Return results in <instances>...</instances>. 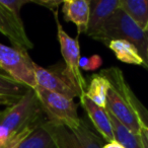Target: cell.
I'll return each mask as SVG.
<instances>
[{
	"label": "cell",
	"mask_w": 148,
	"mask_h": 148,
	"mask_svg": "<svg viewBox=\"0 0 148 148\" xmlns=\"http://www.w3.org/2000/svg\"><path fill=\"white\" fill-rule=\"evenodd\" d=\"M43 125L53 137L57 148H103V146L101 140L89 130L84 121L75 129L56 125L48 120Z\"/></svg>",
	"instance_id": "52a82bcc"
},
{
	"label": "cell",
	"mask_w": 148,
	"mask_h": 148,
	"mask_svg": "<svg viewBox=\"0 0 148 148\" xmlns=\"http://www.w3.org/2000/svg\"><path fill=\"white\" fill-rule=\"evenodd\" d=\"M27 3H31V0H0V4L3 5L7 10L10 11L12 14L21 16V7Z\"/></svg>",
	"instance_id": "ffe728a7"
},
{
	"label": "cell",
	"mask_w": 148,
	"mask_h": 148,
	"mask_svg": "<svg viewBox=\"0 0 148 148\" xmlns=\"http://www.w3.org/2000/svg\"><path fill=\"white\" fill-rule=\"evenodd\" d=\"M39 126V125H38ZM38 126H34V127H27L25 130H23L21 132L17 133L16 135L12 136L8 141H6L4 144L0 145V148H18V146L21 145V143L36 129V127Z\"/></svg>",
	"instance_id": "d6986e66"
},
{
	"label": "cell",
	"mask_w": 148,
	"mask_h": 148,
	"mask_svg": "<svg viewBox=\"0 0 148 148\" xmlns=\"http://www.w3.org/2000/svg\"><path fill=\"white\" fill-rule=\"evenodd\" d=\"M21 99V97H19ZM18 101V99L12 97H6V95H0V106H5V107H8V106L13 105L14 103Z\"/></svg>",
	"instance_id": "7402d4cb"
},
{
	"label": "cell",
	"mask_w": 148,
	"mask_h": 148,
	"mask_svg": "<svg viewBox=\"0 0 148 148\" xmlns=\"http://www.w3.org/2000/svg\"><path fill=\"white\" fill-rule=\"evenodd\" d=\"M103 148H125L123 145L119 143L117 141H113V142H107L106 144H103Z\"/></svg>",
	"instance_id": "603a6c76"
},
{
	"label": "cell",
	"mask_w": 148,
	"mask_h": 148,
	"mask_svg": "<svg viewBox=\"0 0 148 148\" xmlns=\"http://www.w3.org/2000/svg\"><path fill=\"white\" fill-rule=\"evenodd\" d=\"M109 89L110 82L103 74H93L89 79L84 95L99 107L106 109Z\"/></svg>",
	"instance_id": "9a60e30c"
},
{
	"label": "cell",
	"mask_w": 148,
	"mask_h": 148,
	"mask_svg": "<svg viewBox=\"0 0 148 148\" xmlns=\"http://www.w3.org/2000/svg\"><path fill=\"white\" fill-rule=\"evenodd\" d=\"M54 14L56 27H57V38L60 44V51L63 57V63L65 64L66 69L71 74L81 93L84 95L86 90L87 83L79 68V60H80V47H79L78 37L72 38L68 35L63 29L60 21L58 18V11Z\"/></svg>",
	"instance_id": "ba28073f"
},
{
	"label": "cell",
	"mask_w": 148,
	"mask_h": 148,
	"mask_svg": "<svg viewBox=\"0 0 148 148\" xmlns=\"http://www.w3.org/2000/svg\"><path fill=\"white\" fill-rule=\"evenodd\" d=\"M80 103L88 118L90 119L92 125L95 126V130L101 134V137L107 142L116 141L113 126H112L107 110L95 105L85 95L80 97Z\"/></svg>",
	"instance_id": "8fae6325"
},
{
	"label": "cell",
	"mask_w": 148,
	"mask_h": 148,
	"mask_svg": "<svg viewBox=\"0 0 148 148\" xmlns=\"http://www.w3.org/2000/svg\"><path fill=\"white\" fill-rule=\"evenodd\" d=\"M34 69L37 86L71 99L83 97L63 62H59L49 68H44L34 63Z\"/></svg>",
	"instance_id": "5b68a950"
},
{
	"label": "cell",
	"mask_w": 148,
	"mask_h": 148,
	"mask_svg": "<svg viewBox=\"0 0 148 148\" xmlns=\"http://www.w3.org/2000/svg\"><path fill=\"white\" fill-rule=\"evenodd\" d=\"M64 19L73 23L77 27V35L86 34L90 13V1L88 0H65L62 3Z\"/></svg>",
	"instance_id": "7c38bea8"
},
{
	"label": "cell",
	"mask_w": 148,
	"mask_h": 148,
	"mask_svg": "<svg viewBox=\"0 0 148 148\" xmlns=\"http://www.w3.org/2000/svg\"><path fill=\"white\" fill-rule=\"evenodd\" d=\"M103 65V58L97 54L91 55L89 57H80L79 68L84 71H95Z\"/></svg>",
	"instance_id": "ac0fdd59"
},
{
	"label": "cell",
	"mask_w": 148,
	"mask_h": 148,
	"mask_svg": "<svg viewBox=\"0 0 148 148\" xmlns=\"http://www.w3.org/2000/svg\"><path fill=\"white\" fill-rule=\"evenodd\" d=\"M121 8L143 32L148 33V0H120Z\"/></svg>",
	"instance_id": "5bb4252c"
},
{
	"label": "cell",
	"mask_w": 148,
	"mask_h": 148,
	"mask_svg": "<svg viewBox=\"0 0 148 148\" xmlns=\"http://www.w3.org/2000/svg\"><path fill=\"white\" fill-rule=\"evenodd\" d=\"M140 136H141V140H142V143H143L144 148H148V139H147V137H146L145 134H144L143 131H142V133L140 134Z\"/></svg>",
	"instance_id": "cb8c5ba5"
},
{
	"label": "cell",
	"mask_w": 148,
	"mask_h": 148,
	"mask_svg": "<svg viewBox=\"0 0 148 148\" xmlns=\"http://www.w3.org/2000/svg\"><path fill=\"white\" fill-rule=\"evenodd\" d=\"M0 74H5V75H7V74H6V73H5V72H4V71H3V70H2V69H1V68H0Z\"/></svg>",
	"instance_id": "d4e9b609"
},
{
	"label": "cell",
	"mask_w": 148,
	"mask_h": 148,
	"mask_svg": "<svg viewBox=\"0 0 148 148\" xmlns=\"http://www.w3.org/2000/svg\"><path fill=\"white\" fill-rule=\"evenodd\" d=\"M93 40L109 44L113 40H125L133 44L144 60L148 70V33L143 32L120 7L103 25L101 33Z\"/></svg>",
	"instance_id": "3957f363"
},
{
	"label": "cell",
	"mask_w": 148,
	"mask_h": 148,
	"mask_svg": "<svg viewBox=\"0 0 148 148\" xmlns=\"http://www.w3.org/2000/svg\"><path fill=\"white\" fill-rule=\"evenodd\" d=\"M44 122L36 127V129L21 142L18 148H57L53 137L44 127Z\"/></svg>",
	"instance_id": "2e32d148"
},
{
	"label": "cell",
	"mask_w": 148,
	"mask_h": 148,
	"mask_svg": "<svg viewBox=\"0 0 148 148\" xmlns=\"http://www.w3.org/2000/svg\"><path fill=\"white\" fill-rule=\"evenodd\" d=\"M34 63L27 52L0 43V68L15 81L33 89L37 87Z\"/></svg>",
	"instance_id": "8992f818"
},
{
	"label": "cell",
	"mask_w": 148,
	"mask_h": 148,
	"mask_svg": "<svg viewBox=\"0 0 148 148\" xmlns=\"http://www.w3.org/2000/svg\"><path fill=\"white\" fill-rule=\"evenodd\" d=\"M46 119L35 89L29 88L16 103L0 111V145L25 128L40 125Z\"/></svg>",
	"instance_id": "7a4b0ae2"
},
{
	"label": "cell",
	"mask_w": 148,
	"mask_h": 148,
	"mask_svg": "<svg viewBox=\"0 0 148 148\" xmlns=\"http://www.w3.org/2000/svg\"><path fill=\"white\" fill-rule=\"evenodd\" d=\"M108 47L115 54L116 58L123 63L143 66L145 68L144 60L133 44L125 40H113L108 44Z\"/></svg>",
	"instance_id": "4fadbf2b"
},
{
	"label": "cell",
	"mask_w": 148,
	"mask_h": 148,
	"mask_svg": "<svg viewBox=\"0 0 148 148\" xmlns=\"http://www.w3.org/2000/svg\"><path fill=\"white\" fill-rule=\"evenodd\" d=\"M31 2L36 3L38 5H42V6L46 7V8L50 9L53 13L57 12L58 7L60 4L63 3V1H55V0H31Z\"/></svg>",
	"instance_id": "44dd1931"
},
{
	"label": "cell",
	"mask_w": 148,
	"mask_h": 148,
	"mask_svg": "<svg viewBox=\"0 0 148 148\" xmlns=\"http://www.w3.org/2000/svg\"><path fill=\"white\" fill-rule=\"evenodd\" d=\"M34 89L49 122L69 129H75L81 125L82 120L79 118L77 103L73 99L39 86Z\"/></svg>",
	"instance_id": "277c9868"
},
{
	"label": "cell",
	"mask_w": 148,
	"mask_h": 148,
	"mask_svg": "<svg viewBox=\"0 0 148 148\" xmlns=\"http://www.w3.org/2000/svg\"><path fill=\"white\" fill-rule=\"evenodd\" d=\"M0 33L8 38L16 49L27 52L33 49L34 44L29 39L21 16L14 15L0 4Z\"/></svg>",
	"instance_id": "9c48e42d"
},
{
	"label": "cell",
	"mask_w": 148,
	"mask_h": 148,
	"mask_svg": "<svg viewBox=\"0 0 148 148\" xmlns=\"http://www.w3.org/2000/svg\"><path fill=\"white\" fill-rule=\"evenodd\" d=\"M101 73L110 82L106 109L132 133L140 135L143 126L136 108L139 99L126 81L123 72L118 67H110Z\"/></svg>",
	"instance_id": "6da1fadb"
},
{
	"label": "cell",
	"mask_w": 148,
	"mask_h": 148,
	"mask_svg": "<svg viewBox=\"0 0 148 148\" xmlns=\"http://www.w3.org/2000/svg\"><path fill=\"white\" fill-rule=\"evenodd\" d=\"M120 7V0H91L86 35L95 39Z\"/></svg>",
	"instance_id": "30bf717a"
},
{
	"label": "cell",
	"mask_w": 148,
	"mask_h": 148,
	"mask_svg": "<svg viewBox=\"0 0 148 148\" xmlns=\"http://www.w3.org/2000/svg\"><path fill=\"white\" fill-rule=\"evenodd\" d=\"M29 87L15 81L8 75L0 74V95H6L19 99L21 97Z\"/></svg>",
	"instance_id": "e0dca14e"
}]
</instances>
